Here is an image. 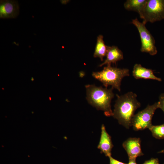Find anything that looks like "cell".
Returning a JSON list of instances; mask_svg holds the SVG:
<instances>
[{
	"mask_svg": "<svg viewBox=\"0 0 164 164\" xmlns=\"http://www.w3.org/2000/svg\"><path fill=\"white\" fill-rule=\"evenodd\" d=\"M158 153H164V149L159 152Z\"/></svg>",
	"mask_w": 164,
	"mask_h": 164,
	"instance_id": "obj_19",
	"label": "cell"
},
{
	"mask_svg": "<svg viewBox=\"0 0 164 164\" xmlns=\"http://www.w3.org/2000/svg\"><path fill=\"white\" fill-rule=\"evenodd\" d=\"M159 101H158V108H160L164 113V94H161L159 97Z\"/></svg>",
	"mask_w": 164,
	"mask_h": 164,
	"instance_id": "obj_15",
	"label": "cell"
},
{
	"mask_svg": "<svg viewBox=\"0 0 164 164\" xmlns=\"http://www.w3.org/2000/svg\"><path fill=\"white\" fill-rule=\"evenodd\" d=\"M158 108V102L146 107L135 114L132 118V126L135 131L149 128L152 125V120L156 109Z\"/></svg>",
	"mask_w": 164,
	"mask_h": 164,
	"instance_id": "obj_6",
	"label": "cell"
},
{
	"mask_svg": "<svg viewBox=\"0 0 164 164\" xmlns=\"http://www.w3.org/2000/svg\"><path fill=\"white\" fill-rule=\"evenodd\" d=\"M109 158L110 161L109 164H127L113 158L111 156Z\"/></svg>",
	"mask_w": 164,
	"mask_h": 164,
	"instance_id": "obj_17",
	"label": "cell"
},
{
	"mask_svg": "<svg viewBox=\"0 0 164 164\" xmlns=\"http://www.w3.org/2000/svg\"><path fill=\"white\" fill-rule=\"evenodd\" d=\"M139 14L145 24L164 19V0H147L145 7Z\"/></svg>",
	"mask_w": 164,
	"mask_h": 164,
	"instance_id": "obj_4",
	"label": "cell"
},
{
	"mask_svg": "<svg viewBox=\"0 0 164 164\" xmlns=\"http://www.w3.org/2000/svg\"><path fill=\"white\" fill-rule=\"evenodd\" d=\"M147 0H127L124 6L128 10L137 12L139 14L145 7Z\"/></svg>",
	"mask_w": 164,
	"mask_h": 164,
	"instance_id": "obj_13",
	"label": "cell"
},
{
	"mask_svg": "<svg viewBox=\"0 0 164 164\" xmlns=\"http://www.w3.org/2000/svg\"><path fill=\"white\" fill-rule=\"evenodd\" d=\"M111 136L107 132L105 126L103 124L101 127V134L97 148L106 156H111V150L113 147Z\"/></svg>",
	"mask_w": 164,
	"mask_h": 164,
	"instance_id": "obj_9",
	"label": "cell"
},
{
	"mask_svg": "<svg viewBox=\"0 0 164 164\" xmlns=\"http://www.w3.org/2000/svg\"><path fill=\"white\" fill-rule=\"evenodd\" d=\"M107 46L105 44L103 36L102 35H99L97 38L94 57L99 58L101 61H103V58L106 55Z\"/></svg>",
	"mask_w": 164,
	"mask_h": 164,
	"instance_id": "obj_12",
	"label": "cell"
},
{
	"mask_svg": "<svg viewBox=\"0 0 164 164\" xmlns=\"http://www.w3.org/2000/svg\"><path fill=\"white\" fill-rule=\"evenodd\" d=\"M19 13V7L17 1H0V18H15Z\"/></svg>",
	"mask_w": 164,
	"mask_h": 164,
	"instance_id": "obj_7",
	"label": "cell"
},
{
	"mask_svg": "<svg viewBox=\"0 0 164 164\" xmlns=\"http://www.w3.org/2000/svg\"><path fill=\"white\" fill-rule=\"evenodd\" d=\"M141 144L140 138H130L123 142L122 146L127 152L129 159H136L138 157L143 155Z\"/></svg>",
	"mask_w": 164,
	"mask_h": 164,
	"instance_id": "obj_8",
	"label": "cell"
},
{
	"mask_svg": "<svg viewBox=\"0 0 164 164\" xmlns=\"http://www.w3.org/2000/svg\"><path fill=\"white\" fill-rule=\"evenodd\" d=\"M106 58L104 61L99 66L102 67L105 65H111L112 63H116L123 59V55L122 51L116 46H107Z\"/></svg>",
	"mask_w": 164,
	"mask_h": 164,
	"instance_id": "obj_11",
	"label": "cell"
},
{
	"mask_svg": "<svg viewBox=\"0 0 164 164\" xmlns=\"http://www.w3.org/2000/svg\"><path fill=\"white\" fill-rule=\"evenodd\" d=\"M142 164H159V160L157 158H152L151 159L146 161Z\"/></svg>",
	"mask_w": 164,
	"mask_h": 164,
	"instance_id": "obj_16",
	"label": "cell"
},
{
	"mask_svg": "<svg viewBox=\"0 0 164 164\" xmlns=\"http://www.w3.org/2000/svg\"><path fill=\"white\" fill-rule=\"evenodd\" d=\"M148 129L154 138L158 139L164 138V123L157 125H152Z\"/></svg>",
	"mask_w": 164,
	"mask_h": 164,
	"instance_id": "obj_14",
	"label": "cell"
},
{
	"mask_svg": "<svg viewBox=\"0 0 164 164\" xmlns=\"http://www.w3.org/2000/svg\"><path fill=\"white\" fill-rule=\"evenodd\" d=\"M132 23L136 27L139 34L141 43V52L149 53L152 56L156 54L157 50L155 40L146 28L145 24L139 21L137 18L133 19Z\"/></svg>",
	"mask_w": 164,
	"mask_h": 164,
	"instance_id": "obj_5",
	"label": "cell"
},
{
	"mask_svg": "<svg viewBox=\"0 0 164 164\" xmlns=\"http://www.w3.org/2000/svg\"><path fill=\"white\" fill-rule=\"evenodd\" d=\"M85 87L86 99L88 103L97 109L104 111L106 116H113L111 102L114 97L113 88H104L93 84L87 85Z\"/></svg>",
	"mask_w": 164,
	"mask_h": 164,
	"instance_id": "obj_2",
	"label": "cell"
},
{
	"mask_svg": "<svg viewBox=\"0 0 164 164\" xmlns=\"http://www.w3.org/2000/svg\"><path fill=\"white\" fill-rule=\"evenodd\" d=\"M117 96L112 116L120 124L129 129L132 126L135 111L140 107L141 103L137 100L136 94L132 91Z\"/></svg>",
	"mask_w": 164,
	"mask_h": 164,
	"instance_id": "obj_1",
	"label": "cell"
},
{
	"mask_svg": "<svg viewBox=\"0 0 164 164\" xmlns=\"http://www.w3.org/2000/svg\"><path fill=\"white\" fill-rule=\"evenodd\" d=\"M129 162L127 164H138L136 161L135 159H129Z\"/></svg>",
	"mask_w": 164,
	"mask_h": 164,
	"instance_id": "obj_18",
	"label": "cell"
},
{
	"mask_svg": "<svg viewBox=\"0 0 164 164\" xmlns=\"http://www.w3.org/2000/svg\"><path fill=\"white\" fill-rule=\"evenodd\" d=\"M132 73L133 76L136 79H143L154 80L159 81H162L161 78L154 75L153 70L143 67L140 64H135Z\"/></svg>",
	"mask_w": 164,
	"mask_h": 164,
	"instance_id": "obj_10",
	"label": "cell"
},
{
	"mask_svg": "<svg viewBox=\"0 0 164 164\" xmlns=\"http://www.w3.org/2000/svg\"><path fill=\"white\" fill-rule=\"evenodd\" d=\"M31 80L32 81H33L34 80V78L33 77H32L31 78Z\"/></svg>",
	"mask_w": 164,
	"mask_h": 164,
	"instance_id": "obj_20",
	"label": "cell"
},
{
	"mask_svg": "<svg viewBox=\"0 0 164 164\" xmlns=\"http://www.w3.org/2000/svg\"><path fill=\"white\" fill-rule=\"evenodd\" d=\"M163 164H164V163H163Z\"/></svg>",
	"mask_w": 164,
	"mask_h": 164,
	"instance_id": "obj_22",
	"label": "cell"
},
{
	"mask_svg": "<svg viewBox=\"0 0 164 164\" xmlns=\"http://www.w3.org/2000/svg\"><path fill=\"white\" fill-rule=\"evenodd\" d=\"M129 70L127 68H120L107 65L100 71L94 72L92 76L102 83L106 88L111 86L113 89L121 91V85L122 79L129 76Z\"/></svg>",
	"mask_w": 164,
	"mask_h": 164,
	"instance_id": "obj_3",
	"label": "cell"
},
{
	"mask_svg": "<svg viewBox=\"0 0 164 164\" xmlns=\"http://www.w3.org/2000/svg\"><path fill=\"white\" fill-rule=\"evenodd\" d=\"M50 100H50H51V97H49Z\"/></svg>",
	"mask_w": 164,
	"mask_h": 164,
	"instance_id": "obj_21",
	"label": "cell"
}]
</instances>
